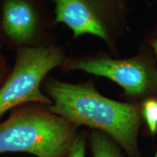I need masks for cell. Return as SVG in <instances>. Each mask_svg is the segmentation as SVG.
I'll use <instances>...</instances> for the list:
<instances>
[{
    "label": "cell",
    "mask_w": 157,
    "mask_h": 157,
    "mask_svg": "<svg viewBox=\"0 0 157 157\" xmlns=\"http://www.w3.org/2000/svg\"><path fill=\"white\" fill-rule=\"evenodd\" d=\"M141 114L151 134L157 132V99L149 97L140 105Z\"/></svg>",
    "instance_id": "8"
},
{
    "label": "cell",
    "mask_w": 157,
    "mask_h": 157,
    "mask_svg": "<svg viewBox=\"0 0 157 157\" xmlns=\"http://www.w3.org/2000/svg\"><path fill=\"white\" fill-rule=\"evenodd\" d=\"M86 142L82 135H77L68 154V157H85Z\"/></svg>",
    "instance_id": "9"
},
{
    "label": "cell",
    "mask_w": 157,
    "mask_h": 157,
    "mask_svg": "<svg viewBox=\"0 0 157 157\" xmlns=\"http://www.w3.org/2000/svg\"><path fill=\"white\" fill-rule=\"evenodd\" d=\"M1 78H2V72H1V70H0V81H1Z\"/></svg>",
    "instance_id": "11"
},
{
    "label": "cell",
    "mask_w": 157,
    "mask_h": 157,
    "mask_svg": "<svg viewBox=\"0 0 157 157\" xmlns=\"http://www.w3.org/2000/svg\"><path fill=\"white\" fill-rule=\"evenodd\" d=\"M64 62L62 51L57 47L21 48L17 51L13 71L0 87V119L6 112L21 104L52 103L40 90L49 72Z\"/></svg>",
    "instance_id": "3"
},
{
    "label": "cell",
    "mask_w": 157,
    "mask_h": 157,
    "mask_svg": "<svg viewBox=\"0 0 157 157\" xmlns=\"http://www.w3.org/2000/svg\"><path fill=\"white\" fill-rule=\"evenodd\" d=\"M90 139L93 157H123L119 145L105 133L93 129Z\"/></svg>",
    "instance_id": "7"
},
{
    "label": "cell",
    "mask_w": 157,
    "mask_h": 157,
    "mask_svg": "<svg viewBox=\"0 0 157 157\" xmlns=\"http://www.w3.org/2000/svg\"><path fill=\"white\" fill-rule=\"evenodd\" d=\"M77 127L49 111H21L0 124V154L22 152L36 157H64L77 136Z\"/></svg>",
    "instance_id": "2"
},
{
    "label": "cell",
    "mask_w": 157,
    "mask_h": 157,
    "mask_svg": "<svg viewBox=\"0 0 157 157\" xmlns=\"http://www.w3.org/2000/svg\"><path fill=\"white\" fill-rule=\"evenodd\" d=\"M46 90L52 103L49 111L76 127L87 126L106 134L129 157H139L140 105L102 95L92 82L71 84L51 79Z\"/></svg>",
    "instance_id": "1"
},
{
    "label": "cell",
    "mask_w": 157,
    "mask_h": 157,
    "mask_svg": "<svg viewBox=\"0 0 157 157\" xmlns=\"http://www.w3.org/2000/svg\"><path fill=\"white\" fill-rule=\"evenodd\" d=\"M64 67L109 78L131 97L149 98L157 93V64L147 54L139 53L126 59H69L65 61Z\"/></svg>",
    "instance_id": "5"
},
{
    "label": "cell",
    "mask_w": 157,
    "mask_h": 157,
    "mask_svg": "<svg viewBox=\"0 0 157 157\" xmlns=\"http://www.w3.org/2000/svg\"><path fill=\"white\" fill-rule=\"evenodd\" d=\"M150 45L153 49V51L154 52V54L156 56L157 60V34H155L152 39H151Z\"/></svg>",
    "instance_id": "10"
},
{
    "label": "cell",
    "mask_w": 157,
    "mask_h": 157,
    "mask_svg": "<svg viewBox=\"0 0 157 157\" xmlns=\"http://www.w3.org/2000/svg\"><path fill=\"white\" fill-rule=\"evenodd\" d=\"M36 15L32 7L22 0H7L2 12L3 29L12 39L25 42L36 29Z\"/></svg>",
    "instance_id": "6"
},
{
    "label": "cell",
    "mask_w": 157,
    "mask_h": 157,
    "mask_svg": "<svg viewBox=\"0 0 157 157\" xmlns=\"http://www.w3.org/2000/svg\"><path fill=\"white\" fill-rule=\"evenodd\" d=\"M56 22L63 23L74 37L90 34L111 48L126 28V0H54Z\"/></svg>",
    "instance_id": "4"
},
{
    "label": "cell",
    "mask_w": 157,
    "mask_h": 157,
    "mask_svg": "<svg viewBox=\"0 0 157 157\" xmlns=\"http://www.w3.org/2000/svg\"><path fill=\"white\" fill-rule=\"evenodd\" d=\"M156 133H157V132H156ZM154 157H157V151H156V154H155Z\"/></svg>",
    "instance_id": "12"
}]
</instances>
